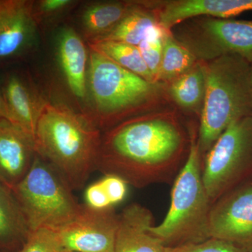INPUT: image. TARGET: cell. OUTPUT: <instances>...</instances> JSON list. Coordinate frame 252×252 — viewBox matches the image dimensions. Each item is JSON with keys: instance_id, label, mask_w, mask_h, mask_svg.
Instances as JSON below:
<instances>
[{"instance_id": "1", "label": "cell", "mask_w": 252, "mask_h": 252, "mask_svg": "<svg viewBox=\"0 0 252 252\" xmlns=\"http://www.w3.org/2000/svg\"><path fill=\"white\" fill-rule=\"evenodd\" d=\"M180 121L157 113L118 124L101 137L96 170L142 189L174 182L190 151Z\"/></svg>"}, {"instance_id": "2", "label": "cell", "mask_w": 252, "mask_h": 252, "mask_svg": "<svg viewBox=\"0 0 252 252\" xmlns=\"http://www.w3.org/2000/svg\"><path fill=\"white\" fill-rule=\"evenodd\" d=\"M101 137L89 118L59 104L41 105L34 135L36 153L72 190L82 189L96 170Z\"/></svg>"}, {"instance_id": "3", "label": "cell", "mask_w": 252, "mask_h": 252, "mask_svg": "<svg viewBox=\"0 0 252 252\" xmlns=\"http://www.w3.org/2000/svg\"><path fill=\"white\" fill-rule=\"evenodd\" d=\"M251 63L236 55L214 60L205 67V97L198 141L200 154L207 153L235 121L252 116Z\"/></svg>"}, {"instance_id": "4", "label": "cell", "mask_w": 252, "mask_h": 252, "mask_svg": "<svg viewBox=\"0 0 252 252\" xmlns=\"http://www.w3.org/2000/svg\"><path fill=\"white\" fill-rule=\"evenodd\" d=\"M173 183L166 217L160 224L151 227V233L166 247L200 243L210 238L212 204L202 178L201 154L194 135L187 161Z\"/></svg>"}, {"instance_id": "5", "label": "cell", "mask_w": 252, "mask_h": 252, "mask_svg": "<svg viewBox=\"0 0 252 252\" xmlns=\"http://www.w3.org/2000/svg\"><path fill=\"white\" fill-rule=\"evenodd\" d=\"M11 190L31 231L58 230L74 220L84 207L62 176L37 153L27 175Z\"/></svg>"}, {"instance_id": "6", "label": "cell", "mask_w": 252, "mask_h": 252, "mask_svg": "<svg viewBox=\"0 0 252 252\" xmlns=\"http://www.w3.org/2000/svg\"><path fill=\"white\" fill-rule=\"evenodd\" d=\"M89 79L97 116L93 123L98 128L112 124L129 109L147 102L157 93L149 82L112 60L91 50Z\"/></svg>"}, {"instance_id": "7", "label": "cell", "mask_w": 252, "mask_h": 252, "mask_svg": "<svg viewBox=\"0 0 252 252\" xmlns=\"http://www.w3.org/2000/svg\"><path fill=\"white\" fill-rule=\"evenodd\" d=\"M252 175V116H248L232 123L206 154L202 178L212 205Z\"/></svg>"}, {"instance_id": "8", "label": "cell", "mask_w": 252, "mask_h": 252, "mask_svg": "<svg viewBox=\"0 0 252 252\" xmlns=\"http://www.w3.org/2000/svg\"><path fill=\"white\" fill-rule=\"evenodd\" d=\"M209 235L252 249V179L212 204Z\"/></svg>"}, {"instance_id": "9", "label": "cell", "mask_w": 252, "mask_h": 252, "mask_svg": "<svg viewBox=\"0 0 252 252\" xmlns=\"http://www.w3.org/2000/svg\"><path fill=\"white\" fill-rule=\"evenodd\" d=\"M118 220L114 208L84 205L74 220L54 231L65 252H114Z\"/></svg>"}, {"instance_id": "10", "label": "cell", "mask_w": 252, "mask_h": 252, "mask_svg": "<svg viewBox=\"0 0 252 252\" xmlns=\"http://www.w3.org/2000/svg\"><path fill=\"white\" fill-rule=\"evenodd\" d=\"M200 28L195 49L199 56L215 59L233 54L252 63V21L208 18Z\"/></svg>"}, {"instance_id": "11", "label": "cell", "mask_w": 252, "mask_h": 252, "mask_svg": "<svg viewBox=\"0 0 252 252\" xmlns=\"http://www.w3.org/2000/svg\"><path fill=\"white\" fill-rule=\"evenodd\" d=\"M33 4L28 0H0V61L22 54L35 40Z\"/></svg>"}, {"instance_id": "12", "label": "cell", "mask_w": 252, "mask_h": 252, "mask_svg": "<svg viewBox=\"0 0 252 252\" xmlns=\"http://www.w3.org/2000/svg\"><path fill=\"white\" fill-rule=\"evenodd\" d=\"M36 154L34 140L9 121L0 120V182L12 189L27 175Z\"/></svg>"}, {"instance_id": "13", "label": "cell", "mask_w": 252, "mask_h": 252, "mask_svg": "<svg viewBox=\"0 0 252 252\" xmlns=\"http://www.w3.org/2000/svg\"><path fill=\"white\" fill-rule=\"evenodd\" d=\"M152 212L138 203L126 206L119 215L114 252H167V247L151 233Z\"/></svg>"}, {"instance_id": "14", "label": "cell", "mask_w": 252, "mask_h": 252, "mask_svg": "<svg viewBox=\"0 0 252 252\" xmlns=\"http://www.w3.org/2000/svg\"><path fill=\"white\" fill-rule=\"evenodd\" d=\"M250 11L252 0H178L165 4L157 19L169 31L176 25L195 16L228 18Z\"/></svg>"}, {"instance_id": "15", "label": "cell", "mask_w": 252, "mask_h": 252, "mask_svg": "<svg viewBox=\"0 0 252 252\" xmlns=\"http://www.w3.org/2000/svg\"><path fill=\"white\" fill-rule=\"evenodd\" d=\"M58 51L61 67L72 94L83 99L86 94L87 51L80 36L72 28L60 32Z\"/></svg>"}, {"instance_id": "16", "label": "cell", "mask_w": 252, "mask_h": 252, "mask_svg": "<svg viewBox=\"0 0 252 252\" xmlns=\"http://www.w3.org/2000/svg\"><path fill=\"white\" fill-rule=\"evenodd\" d=\"M31 233L12 190L0 182V247L19 251Z\"/></svg>"}, {"instance_id": "17", "label": "cell", "mask_w": 252, "mask_h": 252, "mask_svg": "<svg viewBox=\"0 0 252 252\" xmlns=\"http://www.w3.org/2000/svg\"><path fill=\"white\" fill-rule=\"evenodd\" d=\"M3 93L9 109L10 122L21 127L34 140L41 106L38 107L29 88L16 76L8 79Z\"/></svg>"}, {"instance_id": "18", "label": "cell", "mask_w": 252, "mask_h": 252, "mask_svg": "<svg viewBox=\"0 0 252 252\" xmlns=\"http://www.w3.org/2000/svg\"><path fill=\"white\" fill-rule=\"evenodd\" d=\"M131 5L123 2L97 3L84 11L82 26L90 41L105 35L132 10Z\"/></svg>"}, {"instance_id": "19", "label": "cell", "mask_w": 252, "mask_h": 252, "mask_svg": "<svg viewBox=\"0 0 252 252\" xmlns=\"http://www.w3.org/2000/svg\"><path fill=\"white\" fill-rule=\"evenodd\" d=\"M161 26L154 15L140 9L132 10L114 29L91 41H114L137 46L156 28Z\"/></svg>"}, {"instance_id": "20", "label": "cell", "mask_w": 252, "mask_h": 252, "mask_svg": "<svg viewBox=\"0 0 252 252\" xmlns=\"http://www.w3.org/2000/svg\"><path fill=\"white\" fill-rule=\"evenodd\" d=\"M89 45L91 50L104 55L122 67L149 82H156L137 46L114 41H91Z\"/></svg>"}, {"instance_id": "21", "label": "cell", "mask_w": 252, "mask_h": 252, "mask_svg": "<svg viewBox=\"0 0 252 252\" xmlns=\"http://www.w3.org/2000/svg\"><path fill=\"white\" fill-rule=\"evenodd\" d=\"M195 61V54L190 49L177 42L168 32L164 37L158 80L177 79L190 70L193 67Z\"/></svg>"}, {"instance_id": "22", "label": "cell", "mask_w": 252, "mask_h": 252, "mask_svg": "<svg viewBox=\"0 0 252 252\" xmlns=\"http://www.w3.org/2000/svg\"><path fill=\"white\" fill-rule=\"evenodd\" d=\"M205 87V67L195 65L175 79L170 88V93L180 106L185 108H193L204 99Z\"/></svg>"}, {"instance_id": "23", "label": "cell", "mask_w": 252, "mask_h": 252, "mask_svg": "<svg viewBox=\"0 0 252 252\" xmlns=\"http://www.w3.org/2000/svg\"><path fill=\"white\" fill-rule=\"evenodd\" d=\"M168 32L162 26H158L137 46L142 59L156 81L158 80L161 63L164 37Z\"/></svg>"}, {"instance_id": "24", "label": "cell", "mask_w": 252, "mask_h": 252, "mask_svg": "<svg viewBox=\"0 0 252 252\" xmlns=\"http://www.w3.org/2000/svg\"><path fill=\"white\" fill-rule=\"evenodd\" d=\"M17 252H65L56 232L47 228L31 231Z\"/></svg>"}, {"instance_id": "25", "label": "cell", "mask_w": 252, "mask_h": 252, "mask_svg": "<svg viewBox=\"0 0 252 252\" xmlns=\"http://www.w3.org/2000/svg\"><path fill=\"white\" fill-rule=\"evenodd\" d=\"M252 250V249L216 238H209L200 243L167 247V252H250Z\"/></svg>"}, {"instance_id": "26", "label": "cell", "mask_w": 252, "mask_h": 252, "mask_svg": "<svg viewBox=\"0 0 252 252\" xmlns=\"http://www.w3.org/2000/svg\"><path fill=\"white\" fill-rule=\"evenodd\" d=\"M72 3L71 0H43L40 1V9L43 12L51 14L61 11Z\"/></svg>"}, {"instance_id": "27", "label": "cell", "mask_w": 252, "mask_h": 252, "mask_svg": "<svg viewBox=\"0 0 252 252\" xmlns=\"http://www.w3.org/2000/svg\"><path fill=\"white\" fill-rule=\"evenodd\" d=\"M3 119L10 122L9 109L5 99L4 93L0 91V120Z\"/></svg>"}, {"instance_id": "28", "label": "cell", "mask_w": 252, "mask_h": 252, "mask_svg": "<svg viewBox=\"0 0 252 252\" xmlns=\"http://www.w3.org/2000/svg\"></svg>"}, {"instance_id": "29", "label": "cell", "mask_w": 252, "mask_h": 252, "mask_svg": "<svg viewBox=\"0 0 252 252\" xmlns=\"http://www.w3.org/2000/svg\"><path fill=\"white\" fill-rule=\"evenodd\" d=\"M252 252V251H251V252Z\"/></svg>"}]
</instances>
